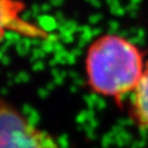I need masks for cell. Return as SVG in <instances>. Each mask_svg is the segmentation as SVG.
Instances as JSON below:
<instances>
[{"instance_id":"7a4b0ae2","label":"cell","mask_w":148,"mask_h":148,"mask_svg":"<svg viewBox=\"0 0 148 148\" xmlns=\"http://www.w3.org/2000/svg\"><path fill=\"white\" fill-rule=\"evenodd\" d=\"M0 148H58L47 132L0 98Z\"/></svg>"},{"instance_id":"6da1fadb","label":"cell","mask_w":148,"mask_h":148,"mask_svg":"<svg viewBox=\"0 0 148 148\" xmlns=\"http://www.w3.org/2000/svg\"><path fill=\"white\" fill-rule=\"evenodd\" d=\"M145 65L144 53L135 43L119 34H103L86 52L87 85L97 95L121 102L137 86Z\"/></svg>"},{"instance_id":"277c9868","label":"cell","mask_w":148,"mask_h":148,"mask_svg":"<svg viewBox=\"0 0 148 148\" xmlns=\"http://www.w3.org/2000/svg\"><path fill=\"white\" fill-rule=\"evenodd\" d=\"M131 114L138 126L148 131V62L137 86L131 93Z\"/></svg>"},{"instance_id":"3957f363","label":"cell","mask_w":148,"mask_h":148,"mask_svg":"<svg viewBox=\"0 0 148 148\" xmlns=\"http://www.w3.org/2000/svg\"><path fill=\"white\" fill-rule=\"evenodd\" d=\"M27 3L23 0H0V44L8 34H16L35 41L51 40V33L40 24L24 18Z\"/></svg>"}]
</instances>
